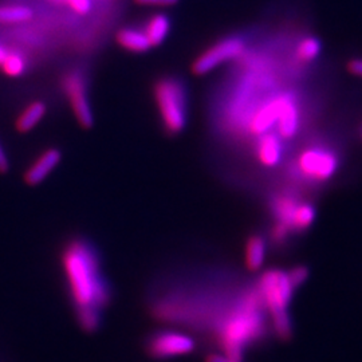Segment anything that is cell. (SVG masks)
<instances>
[{"mask_svg":"<svg viewBox=\"0 0 362 362\" xmlns=\"http://www.w3.org/2000/svg\"><path fill=\"white\" fill-rule=\"evenodd\" d=\"M62 267L81 327L89 333L98 330L112 290L97 250L86 239H73L62 251Z\"/></svg>","mask_w":362,"mask_h":362,"instance_id":"1","label":"cell"},{"mask_svg":"<svg viewBox=\"0 0 362 362\" xmlns=\"http://www.w3.org/2000/svg\"><path fill=\"white\" fill-rule=\"evenodd\" d=\"M263 308L262 298L258 290H255L247 296L240 308L224 324L220 342L226 356L242 361L243 349L263 332Z\"/></svg>","mask_w":362,"mask_h":362,"instance_id":"2","label":"cell"},{"mask_svg":"<svg viewBox=\"0 0 362 362\" xmlns=\"http://www.w3.org/2000/svg\"><path fill=\"white\" fill-rule=\"evenodd\" d=\"M155 100L163 125L169 134H179L187 125L188 100L180 79L167 77L155 86Z\"/></svg>","mask_w":362,"mask_h":362,"instance_id":"3","label":"cell"},{"mask_svg":"<svg viewBox=\"0 0 362 362\" xmlns=\"http://www.w3.org/2000/svg\"><path fill=\"white\" fill-rule=\"evenodd\" d=\"M257 290L264 308H267L272 314L276 311L287 310L296 288L291 285L287 272L269 270L262 275Z\"/></svg>","mask_w":362,"mask_h":362,"instance_id":"4","label":"cell"},{"mask_svg":"<svg viewBox=\"0 0 362 362\" xmlns=\"http://www.w3.org/2000/svg\"><path fill=\"white\" fill-rule=\"evenodd\" d=\"M299 172L314 181L329 180L338 169V157L327 148L314 146L305 149L297 163Z\"/></svg>","mask_w":362,"mask_h":362,"instance_id":"5","label":"cell"},{"mask_svg":"<svg viewBox=\"0 0 362 362\" xmlns=\"http://www.w3.org/2000/svg\"><path fill=\"white\" fill-rule=\"evenodd\" d=\"M64 90L79 125L85 129L91 128L94 117L89 101L86 79L81 70H71L64 78Z\"/></svg>","mask_w":362,"mask_h":362,"instance_id":"6","label":"cell"},{"mask_svg":"<svg viewBox=\"0 0 362 362\" xmlns=\"http://www.w3.org/2000/svg\"><path fill=\"white\" fill-rule=\"evenodd\" d=\"M246 43L240 37H230L221 39L216 45H214L207 52H203L194 64V73L197 76L207 74L228 61L240 57L245 52Z\"/></svg>","mask_w":362,"mask_h":362,"instance_id":"7","label":"cell"},{"mask_svg":"<svg viewBox=\"0 0 362 362\" xmlns=\"http://www.w3.org/2000/svg\"><path fill=\"white\" fill-rule=\"evenodd\" d=\"M194 350V341L189 336L177 332H160L151 337L146 342L149 356L165 360L189 354Z\"/></svg>","mask_w":362,"mask_h":362,"instance_id":"8","label":"cell"},{"mask_svg":"<svg viewBox=\"0 0 362 362\" xmlns=\"http://www.w3.org/2000/svg\"><path fill=\"white\" fill-rule=\"evenodd\" d=\"M299 109L296 98L291 94L278 95V119L276 125L279 134L284 139H291L296 136L299 128Z\"/></svg>","mask_w":362,"mask_h":362,"instance_id":"9","label":"cell"},{"mask_svg":"<svg viewBox=\"0 0 362 362\" xmlns=\"http://www.w3.org/2000/svg\"><path fill=\"white\" fill-rule=\"evenodd\" d=\"M62 160V153L57 148H49L27 168L25 181L28 185H38L45 180Z\"/></svg>","mask_w":362,"mask_h":362,"instance_id":"10","label":"cell"},{"mask_svg":"<svg viewBox=\"0 0 362 362\" xmlns=\"http://www.w3.org/2000/svg\"><path fill=\"white\" fill-rule=\"evenodd\" d=\"M282 153H284V146L278 136L272 133L262 134L257 146V155H258L259 161L264 167L272 168L278 165L282 158Z\"/></svg>","mask_w":362,"mask_h":362,"instance_id":"11","label":"cell"},{"mask_svg":"<svg viewBox=\"0 0 362 362\" xmlns=\"http://www.w3.org/2000/svg\"><path fill=\"white\" fill-rule=\"evenodd\" d=\"M278 119V97L259 107L251 119V132L255 134H264L276 124Z\"/></svg>","mask_w":362,"mask_h":362,"instance_id":"12","label":"cell"},{"mask_svg":"<svg viewBox=\"0 0 362 362\" xmlns=\"http://www.w3.org/2000/svg\"><path fill=\"white\" fill-rule=\"evenodd\" d=\"M117 42L121 47L130 52H145L152 47L145 31L134 27L119 30L117 34Z\"/></svg>","mask_w":362,"mask_h":362,"instance_id":"13","label":"cell"},{"mask_svg":"<svg viewBox=\"0 0 362 362\" xmlns=\"http://www.w3.org/2000/svg\"><path fill=\"white\" fill-rule=\"evenodd\" d=\"M298 203L299 202L293 194H276L272 199V212L276 218V221L285 224L286 227L290 228V231H291V220H293V215H294Z\"/></svg>","mask_w":362,"mask_h":362,"instance_id":"14","label":"cell"},{"mask_svg":"<svg viewBox=\"0 0 362 362\" xmlns=\"http://www.w3.org/2000/svg\"><path fill=\"white\" fill-rule=\"evenodd\" d=\"M46 110L47 107L42 101H35L28 105L16 119V130L21 133H27L34 129L46 115Z\"/></svg>","mask_w":362,"mask_h":362,"instance_id":"15","label":"cell"},{"mask_svg":"<svg viewBox=\"0 0 362 362\" xmlns=\"http://www.w3.org/2000/svg\"><path fill=\"white\" fill-rule=\"evenodd\" d=\"M169 30H170V21H169L168 16L164 13L153 15L144 28L152 46L161 45L168 37Z\"/></svg>","mask_w":362,"mask_h":362,"instance_id":"16","label":"cell"},{"mask_svg":"<svg viewBox=\"0 0 362 362\" xmlns=\"http://www.w3.org/2000/svg\"><path fill=\"white\" fill-rule=\"evenodd\" d=\"M266 258V242L262 236L252 235L246 243V266L250 272L259 270Z\"/></svg>","mask_w":362,"mask_h":362,"instance_id":"17","label":"cell"},{"mask_svg":"<svg viewBox=\"0 0 362 362\" xmlns=\"http://www.w3.org/2000/svg\"><path fill=\"white\" fill-rule=\"evenodd\" d=\"M34 13L25 6H0V25H13L31 21Z\"/></svg>","mask_w":362,"mask_h":362,"instance_id":"18","label":"cell"},{"mask_svg":"<svg viewBox=\"0 0 362 362\" xmlns=\"http://www.w3.org/2000/svg\"><path fill=\"white\" fill-rule=\"evenodd\" d=\"M315 219V208L309 203H298L291 220V230L306 231Z\"/></svg>","mask_w":362,"mask_h":362,"instance_id":"19","label":"cell"},{"mask_svg":"<svg viewBox=\"0 0 362 362\" xmlns=\"http://www.w3.org/2000/svg\"><path fill=\"white\" fill-rule=\"evenodd\" d=\"M1 70L10 77H19L26 70V59L22 54L16 52H8L4 61L1 62Z\"/></svg>","mask_w":362,"mask_h":362,"instance_id":"20","label":"cell"},{"mask_svg":"<svg viewBox=\"0 0 362 362\" xmlns=\"http://www.w3.org/2000/svg\"><path fill=\"white\" fill-rule=\"evenodd\" d=\"M272 317L274 330H275L276 336L284 341L290 339L293 336V325H291V318H290L287 310L272 313Z\"/></svg>","mask_w":362,"mask_h":362,"instance_id":"21","label":"cell"},{"mask_svg":"<svg viewBox=\"0 0 362 362\" xmlns=\"http://www.w3.org/2000/svg\"><path fill=\"white\" fill-rule=\"evenodd\" d=\"M321 52V43L317 38H305L297 47V55L299 59L305 62H311L314 61Z\"/></svg>","mask_w":362,"mask_h":362,"instance_id":"22","label":"cell"},{"mask_svg":"<svg viewBox=\"0 0 362 362\" xmlns=\"http://www.w3.org/2000/svg\"><path fill=\"white\" fill-rule=\"evenodd\" d=\"M287 276H288L293 287L297 288L299 286L303 285L306 282V279L309 278V269L305 266H297L287 272Z\"/></svg>","mask_w":362,"mask_h":362,"instance_id":"23","label":"cell"},{"mask_svg":"<svg viewBox=\"0 0 362 362\" xmlns=\"http://www.w3.org/2000/svg\"><path fill=\"white\" fill-rule=\"evenodd\" d=\"M290 231L288 227H286L285 224L276 221L275 226L272 227V239L276 245H282L287 238V233Z\"/></svg>","mask_w":362,"mask_h":362,"instance_id":"24","label":"cell"},{"mask_svg":"<svg viewBox=\"0 0 362 362\" xmlns=\"http://www.w3.org/2000/svg\"><path fill=\"white\" fill-rule=\"evenodd\" d=\"M74 13L86 15L91 10V0H65Z\"/></svg>","mask_w":362,"mask_h":362,"instance_id":"25","label":"cell"},{"mask_svg":"<svg viewBox=\"0 0 362 362\" xmlns=\"http://www.w3.org/2000/svg\"><path fill=\"white\" fill-rule=\"evenodd\" d=\"M140 4L145 6H160V7H167V6H173L179 0H136Z\"/></svg>","mask_w":362,"mask_h":362,"instance_id":"26","label":"cell"},{"mask_svg":"<svg viewBox=\"0 0 362 362\" xmlns=\"http://www.w3.org/2000/svg\"><path fill=\"white\" fill-rule=\"evenodd\" d=\"M349 70L350 73H353L354 76L362 78V58L350 61Z\"/></svg>","mask_w":362,"mask_h":362,"instance_id":"27","label":"cell"},{"mask_svg":"<svg viewBox=\"0 0 362 362\" xmlns=\"http://www.w3.org/2000/svg\"><path fill=\"white\" fill-rule=\"evenodd\" d=\"M206 362H242L238 360L230 358L228 356H223V354H209L206 357Z\"/></svg>","mask_w":362,"mask_h":362,"instance_id":"28","label":"cell"},{"mask_svg":"<svg viewBox=\"0 0 362 362\" xmlns=\"http://www.w3.org/2000/svg\"><path fill=\"white\" fill-rule=\"evenodd\" d=\"M8 167H10L8 158H7V155H6V152H4V149L0 144V173H6L8 170Z\"/></svg>","mask_w":362,"mask_h":362,"instance_id":"29","label":"cell"},{"mask_svg":"<svg viewBox=\"0 0 362 362\" xmlns=\"http://www.w3.org/2000/svg\"><path fill=\"white\" fill-rule=\"evenodd\" d=\"M7 52H8V50H7L1 43H0V65H1V62L4 61V58H6Z\"/></svg>","mask_w":362,"mask_h":362,"instance_id":"30","label":"cell"}]
</instances>
